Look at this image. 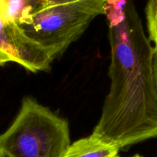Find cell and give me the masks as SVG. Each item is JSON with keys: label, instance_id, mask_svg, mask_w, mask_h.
Returning a JSON list of instances; mask_svg holds the SVG:
<instances>
[{"label": "cell", "instance_id": "6da1fadb", "mask_svg": "<svg viewBox=\"0 0 157 157\" xmlns=\"http://www.w3.org/2000/svg\"><path fill=\"white\" fill-rule=\"evenodd\" d=\"M111 61L110 87L93 130L121 149L157 138L153 48L132 0H106Z\"/></svg>", "mask_w": 157, "mask_h": 157}, {"label": "cell", "instance_id": "7a4b0ae2", "mask_svg": "<svg viewBox=\"0 0 157 157\" xmlns=\"http://www.w3.org/2000/svg\"><path fill=\"white\" fill-rule=\"evenodd\" d=\"M70 145L68 122L30 97L0 135V150L8 157H63Z\"/></svg>", "mask_w": 157, "mask_h": 157}, {"label": "cell", "instance_id": "3957f363", "mask_svg": "<svg viewBox=\"0 0 157 157\" xmlns=\"http://www.w3.org/2000/svg\"><path fill=\"white\" fill-rule=\"evenodd\" d=\"M106 0H77L27 11L18 25L54 58L81 36L92 20L104 15Z\"/></svg>", "mask_w": 157, "mask_h": 157}, {"label": "cell", "instance_id": "277c9868", "mask_svg": "<svg viewBox=\"0 0 157 157\" xmlns=\"http://www.w3.org/2000/svg\"><path fill=\"white\" fill-rule=\"evenodd\" d=\"M0 51L26 70L48 71L53 60L52 54L29 38L17 23L0 15Z\"/></svg>", "mask_w": 157, "mask_h": 157}, {"label": "cell", "instance_id": "5b68a950", "mask_svg": "<svg viewBox=\"0 0 157 157\" xmlns=\"http://www.w3.org/2000/svg\"><path fill=\"white\" fill-rule=\"evenodd\" d=\"M120 149L92 133L71 144L63 157H119Z\"/></svg>", "mask_w": 157, "mask_h": 157}, {"label": "cell", "instance_id": "8992f818", "mask_svg": "<svg viewBox=\"0 0 157 157\" xmlns=\"http://www.w3.org/2000/svg\"><path fill=\"white\" fill-rule=\"evenodd\" d=\"M146 14L150 40L154 43V48H157V0H149Z\"/></svg>", "mask_w": 157, "mask_h": 157}, {"label": "cell", "instance_id": "52a82bcc", "mask_svg": "<svg viewBox=\"0 0 157 157\" xmlns=\"http://www.w3.org/2000/svg\"><path fill=\"white\" fill-rule=\"evenodd\" d=\"M77 0H29V6L31 9L38 6H52V5L61 4V3L70 2Z\"/></svg>", "mask_w": 157, "mask_h": 157}, {"label": "cell", "instance_id": "ba28073f", "mask_svg": "<svg viewBox=\"0 0 157 157\" xmlns=\"http://www.w3.org/2000/svg\"><path fill=\"white\" fill-rule=\"evenodd\" d=\"M153 71H154L155 81H156V88H157V48H153Z\"/></svg>", "mask_w": 157, "mask_h": 157}, {"label": "cell", "instance_id": "9c48e42d", "mask_svg": "<svg viewBox=\"0 0 157 157\" xmlns=\"http://www.w3.org/2000/svg\"><path fill=\"white\" fill-rule=\"evenodd\" d=\"M11 61H12L11 58L6 54L0 51V66L4 65L6 63L11 62Z\"/></svg>", "mask_w": 157, "mask_h": 157}, {"label": "cell", "instance_id": "30bf717a", "mask_svg": "<svg viewBox=\"0 0 157 157\" xmlns=\"http://www.w3.org/2000/svg\"><path fill=\"white\" fill-rule=\"evenodd\" d=\"M0 157H8L7 156H6V154H5L4 153H2V152L0 150Z\"/></svg>", "mask_w": 157, "mask_h": 157}, {"label": "cell", "instance_id": "8fae6325", "mask_svg": "<svg viewBox=\"0 0 157 157\" xmlns=\"http://www.w3.org/2000/svg\"><path fill=\"white\" fill-rule=\"evenodd\" d=\"M131 157H144V156H140V155H139V154H136V155H134V156H133Z\"/></svg>", "mask_w": 157, "mask_h": 157}]
</instances>
